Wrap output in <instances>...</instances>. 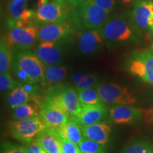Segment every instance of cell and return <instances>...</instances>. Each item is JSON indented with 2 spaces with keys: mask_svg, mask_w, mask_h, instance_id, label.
Returning <instances> with one entry per match:
<instances>
[{
  "mask_svg": "<svg viewBox=\"0 0 153 153\" xmlns=\"http://www.w3.org/2000/svg\"><path fill=\"white\" fill-rule=\"evenodd\" d=\"M136 26L129 16L121 14L111 16L99 30L108 49L137 41Z\"/></svg>",
  "mask_w": 153,
  "mask_h": 153,
  "instance_id": "1",
  "label": "cell"
},
{
  "mask_svg": "<svg viewBox=\"0 0 153 153\" xmlns=\"http://www.w3.org/2000/svg\"><path fill=\"white\" fill-rule=\"evenodd\" d=\"M111 15L91 0H85L74 9L71 19L76 29L100 30Z\"/></svg>",
  "mask_w": 153,
  "mask_h": 153,
  "instance_id": "2",
  "label": "cell"
},
{
  "mask_svg": "<svg viewBox=\"0 0 153 153\" xmlns=\"http://www.w3.org/2000/svg\"><path fill=\"white\" fill-rule=\"evenodd\" d=\"M11 67L24 71L33 84L43 82L45 64L40 60L36 53L30 52L29 50L12 49Z\"/></svg>",
  "mask_w": 153,
  "mask_h": 153,
  "instance_id": "3",
  "label": "cell"
},
{
  "mask_svg": "<svg viewBox=\"0 0 153 153\" xmlns=\"http://www.w3.org/2000/svg\"><path fill=\"white\" fill-rule=\"evenodd\" d=\"M45 101L51 103L70 117H74L81 112L82 106L76 89L69 86H61L48 92Z\"/></svg>",
  "mask_w": 153,
  "mask_h": 153,
  "instance_id": "4",
  "label": "cell"
},
{
  "mask_svg": "<svg viewBox=\"0 0 153 153\" xmlns=\"http://www.w3.org/2000/svg\"><path fill=\"white\" fill-rule=\"evenodd\" d=\"M73 10L68 0H51L36 9V23L45 24L65 22L70 19Z\"/></svg>",
  "mask_w": 153,
  "mask_h": 153,
  "instance_id": "5",
  "label": "cell"
},
{
  "mask_svg": "<svg viewBox=\"0 0 153 153\" xmlns=\"http://www.w3.org/2000/svg\"><path fill=\"white\" fill-rule=\"evenodd\" d=\"M28 0H7V24L9 28L28 27L36 23V11L28 8Z\"/></svg>",
  "mask_w": 153,
  "mask_h": 153,
  "instance_id": "6",
  "label": "cell"
},
{
  "mask_svg": "<svg viewBox=\"0 0 153 153\" xmlns=\"http://www.w3.org/2000/svg\"><path fill=\"white\" fill-rule=\"evenodd\" d=\"M48 128L40 116L24 120H16L9 125L11 136L19 142L28 143L36 140Z\"/></svg>",
  "mask_w": 153,
  "mask_h": 153,
  "instance_id": "7",
  "label": "cell"
},
{
  "mask_svg": "<svg viewBox=\"0 0 153 153\" xmlns=\"http://www.w3.org/2000/svg\"><path fill=\"white\" fill-rule=\"evenodd\" d=\"M97 89L103 102L112 105H132L137 101L133 91L128 87L115 83H102Z\"/></svg>",
  "mask_w": 153,
  "mask_h": 153,
  "instance_id": "8",
  "label": "cell"
},
{
  "mask_svg": "<svg viewBox=\"0 0 153 153\" xmlns=\"http://www.w3.org/2000/svg\"><path fill=\"white\" fill-rule=\"evenodd\" d=\"M38 28L36 24L28 27H14L5 38L12 49L30 50L38 41Z\"/></svg>",
  "mask_w": 153,
  "mask_h": 153,
  "instance_id": "9",
  "label": "cell"
},
{
  "mask_svg": "<svg viewBox=\"0 0 153 153\" xmlns=\"http://www.w3.org/2000/svg\"><path fill=\"white\" fill-rule=\"evenodd\" d=\"M76 30L71 17L62 22L45 24L38 28V41H58L68 38Z\"/></svg>",
  "mask_w": 153,
  "mask_h": 153,
  "instance_id": "10",
  "label": "cell"
},
{
  "mask_svg": "<svg viewBox=\"0 0 153 153\" xmlns=\"http://www.w3.org/2000/svg\"><path fill=\"white\" fill-rule=\"evenodd\" d=\"M69 37L58 41L40 42L36 54L45 64L57 65L62 62Z\"/></svg>",
  "mask_w": 153,
  "mask_h": 153,
  "instance_id": "11",
  "label": "cell"
},
{
  "mask_svg": "<svg viewBox=\"0 0 153 153\" xmlns=\"http://www.w3.org/2000/svg\"><path fill=\"white\" fill-rule=\"evenodd\" d=\"M77 45L82 54L91 55L100 52L105 45V41L99 30L85 29L79 35Z\"/></svg>",
  "mask_w": 153,
  "mask_h": 153,
  "instance_id": "12",
  "label": "cell"
},
{
  "mask_svg": "<svg viewBox=\"0 0 153 153\" xmlns=\"http://www.w3.org/2000/svg\"><path fill=\"white\" fill-rule=\"evenodd\" d=\"M132 20L137 28L153 29V0H137L134 3Z\"/></svg>",
  "mask_w": 153,
  "mask_h": 153,
  "instance_id": "13",
  "label": "cell"
},
{
  "mask_svg": "<svg viewBox=\"0 0 153 153\" xmlns=\"http://www.w3.org/2000/svg\"><path fill=\"white\" fill-rule=\"evenodd\" d=\"M143 111L129 105H114L108 110L111 121L116 124H134L142 119Z\"/></svg>",
  "mask_w": 153,
  "mask_h": 153,
  "instance_id": "14",
  "label": "cell"
},
{
  "mask_svg": "<svg viewBox=\"0 0 153 153\" xmlns=\"http://www.w3.org/2000/svg\"><path fill=\"white\" fill-rule=\"evenodd\" d=\"M39 115L48 128H61L70 119L68 115L45 100L40 106Z\"/></svg>",
  "mask_w": 153,
  "mask_h": 153,
  "instance_id": "15",
  "label": "cell"
},
{
  "mask_svg": "<svg viewBox=\"0 0 153 153\" xmlns=\"http://www.w3.org/2000/svg\"><path fill=\"white\" fill-rule=\"evenodd\" d=\"M107 109L104 104L82 106L81 112L74 118L81 126L91 125L100 122L106 117Z\"/></svg>",
  "mask_w": 153,
  "mask_h": 153,
  "instance_id": "16",
  "label": "cell"
},
{
  "mask_svg": "<svg viewBox=\"0 0 153 153\" xmlns=\"http://www.w3.org/2000/svg\"><path fill=\"white\" fill-rule=\"evenodd\" d=\"M111 132V127L101 121L91 125L82 126L84 137L104 145L109 140Z\"/></svg>",
  "mask_w": 153,
  "mask_h": 153,
  "instance_id": "17",
  "label": "cell"
},
{
  "mask_svg": "<svg viewBox=\"0 0 153 153\" xmlns=\"http://www.w3.org/2000/svg\"><path fill=\"white\" fill-rule=\"evenodd\" d=\"M56 129L59 135L77 145H79L85 137L82 133V126L74 117H70L64 127Z\"/></svg>",
  "mask_w": 153,
  "mask_h": 153,
  "instance_id": "18",
  "label": "cell"
},
{
  "mask_svg": "<svg viewBox=\"0 0 153 153\" xmlns=\"http://www.w3.org/2000/svg\"><path fill=\"white\" fill-rule=\"evenodd\" d=\"M48 153H62L60 143L52 128H46L36 138Z\"/></svg>",
  "mask_w": 153,
  "mask_h": 153,
  "instance_id": "19",
  "label": "cell"
},
{
  "mask_svg": "<svg viewBox=\"0 0 153 153\" xmlns=\"http://www.w3.org/2000/svg\"><path fill=\"white\" fill-rule=\"evenodd\" d=\"M68 76V70L65 67L57 65L45 64V77L42 83L45 85H56L63 81Z\"/></svg>",
  "mask_w": 153,
  "mask_h": 153,
  "instance_id": "20",
  "label": "cell"
},
{
  "mask_svg": "<svg viewBox=\"0 0 153 153\" xmlns=\"http://www.w3.org/2000/svg\"><path fill=\"white\" fill-rule=\"evenodd\" d=\"M33 97L24 89L22 84L19 87L15 88L7 97V102L11 108H17L23 104H27L30 98Z\"/></svg>",
  "mask_w": 153,
  "mask_h": 153,
  "instance_id": "21",
  "label": "cell"
},
{
  "mask_svg": "<svg viewBox=\"0 0 153 153\" xmlns=\"http://www.w3.org/2000/svg\"><path fill=\"white\" fill-rule=\"evenodd\" d=\"M76 92L79 96V99L82 106L95 105L103 104L100 95L97 89L94 88H79L76 87Z\"/></svg>",
  "mask_w": 153,
  "mask_h": 153,
  "instance_id": "22",
  "label": "cell"
},
{
  "mask_svg": "<svg viewBox=\"0 0 153 153\" xmlns=\"http://www.w3.org/2000/svg\"><path fill=\"white\" fill-rule=\"evenodd\" d=\"M12 51L6 41L5 38L1 37L0 41V74L9 72L11 67Z\"/></svg>",
  "mask_w": 153,
  "mask_h": 153,
  "instance_id": "23",
  "label": "cell"
},
{
  "mask_svg": "<svg viewBox=\"0 0 153 153\" xmlns=\"http://www.w3.org/2000/svg\"><path fill=\"white\" fill-rule=\"evenodd\" d=\"M40 114V106L36 104H25L14 108L13 117L15 120H24L36 117Z\"/></svg>",
  "mask_w": 153,
  "mask_h": 153,
  "instance_id": "24",
  "label": "cell"
},
{
  "mask_svg": "<svg viewBox=\"0 0 153 153\" xmlns=\"http://www.w3.org/2000/svg\"><path fill=\"white\" fill-rule=\"evenodd\" d=\"M136 53L144 65L145 78L143 81L153 85V51L145 50L136 51Z\"/></svg>",
  "mask_w": 153,
  "mask_h": 153,
  "instance_id": "25",
  "label": "cell"
},
{
  "mask_svg": "<svg viewBox=\"0 0 153 153\" xmlns=\"http://www.w3.org/2000/svg\"><path fill=\"white\" fill-rule=\"evenodd\" d=\"M72 80L76 87L91 88L94 86L98 85V77L94 74L75 72L72 75Z\"/></svg>",
  "mask_w": 153,
  "mask_h": 153,
  "instance_id": "26",
  "label": "cell"
},
{
  "mask_svg": "<svg viewBox=\"0 0 153 153\" xmlns=\"http://www.w3.org/2000/svg\"><path fill=\"white\" fill-rule=\"evenodd\" d=\"M120 153H153V148L148 141L137 140L126 145Z\"/></svg>",
  "mask_w": 153,
  "mask_h": 153,
  "instance_id": "27",
  "label": "cell"
},
{
  "mask_svg": "<svg viewBox=\"0 0 153 153\" xmlns=\"http://www.w3.org/2000/svg\"><path fill=\"white\" fill-rule=\"evenodd\" d=\"M80 150L82 153H106L104 145L84 137L79 145Z\"/></svg>",
  "mask_w": 153,
  "mask_h": 153,
  "instance_id": "28",
  "label": "cell"
},
{
  "mask_svg": "<svg viewBox=\"0 0 153 153\" xmlns=\"http://www.w3.org/2000/svg\"><path fill=\"white\" fill-rule=\"evenodd\" d=\"M22 84V82L14 80L9 72L0 74V91L1 92L12 91L13 89L20 86Z\"/></svg>",
  "mask_w": 153,
  "mask_h": 153,
  "instance_id": "29",
  "label": "cell"
},
{
  "mask_svg": "<svg viewBox=\"0 0 153 153\" xmlns=\"http://www.w3.org/2000/svg\"><path fill=\"white\" fill-rule=\"evenodd\" d=\"M52 128L60 143L62 153H82V151L80 150L79 145L65 139L64 137L59 135L56 128Z\"/></svg>",
  "mask_w": 153,
  "mask_h": 153,
  "instance_id": "30",
  "label": "cell"
},
{
  "mask_svg": "<svg viewBox=\"0 0 153 153\" xmlns=\"http://www.w3.org/2000/svg\"><path fill=\"white\" fill-rule=\"evenodd\" d=\"M91 1L107 11L110 15L115 11L118 3L116 0H91Z\"/></svg>",
  "mask_w": 153,
  "mask_h": 153,
  "instance_id": "31",
  "label": "cell"
},
{
  "mask_svg": "<svg viewBox=\"0 0 153 153\" xmlns=\"http://www.w3.org/2000/svg\"><path fill=\"white\" fill-rule=\"evenodd\" d=\"M1 153H27L24 148L11 143L4 142L1 144Z\"/></svg>",
  "mask_w": 153,
  "mask_h": 153,
  "instance_id": "32",
  "label": "cell"
},
{
  "mask_svg": "<svg viewBox=\"0 0 153 153\" xmlns=\"http://www.w3.org/2000/svg\"><path fill=\"white\" fill-rule=\"evenodd\" d=\"M22 147L27 153H48L37 142L36 140L28 143H24Z\"/></svg>",
  "mask_w": 153,
  "mask_h": 153,
  "instance_id": "33",
  "label": "cell"
},
{
  "mask_svg": "<svg viewBox=\"0 0 153 153\" xmlns=\"http://www.w3.org/2000/svg\"><path fill=\"white\" fill-rule=\"evenodd\" d=\"M22 86L30 94L31 97H35L37 94L38 87L36 84H30V83H22Z\"/></svg>",
  "mask_w": 153,
  "mask_h": 153,
  "instance_id": "34",
  "label": "cell"
},
{
  "mask_svg": "<svg viewBox=\"0 0 153 153\" xmlns=\"http://www.w3.org/2000/svg\"><path fill=\"white\" fill-rule=\"evenodd\" d=\"M70 7H72V9H75L79 7L85 0H68Z\"/></svg>",
  "mask_w": 153,
  "mask_h": 153,
  "instance_id": "35",
  "label": "cell"
},
{
  "mask_svg": "<svg viewBox=\"0 0 153 153\" xmlns=\"http://www.w3.org/2000/svg\"><path fill=\"white\" fill-rule=\"evenodd\" d=\"M28 1H33V2L35 3L37 8H38V7H41V6L45 4L48 2V1H50V0H28Z\"/></svg>",
  "mask_w": 153,
  "mask_h": 153,
  "instance_id": "36",
  "label": "cell"
},
{
  "mask_svg": "<svg viewBox=\"0 0 153 153\" xmlns=\"http://www.w3.org/2000/svg\"><path fill=\"white\" fill-rule=\"evenodd\" d=\"M118 4L122 5H128L130 4L135 3L137 0H116Z\"/></svg>",
  "mask_w": 153,
  "mask_h": 153,
  "instance_id": "37",
  "label": "cell"
},
{
  "mask_svg": "<svg viewBox=\"0 0 153 153\" xmlns=\"http://www.w3.org/2000/svg\"><path fill=\"white\" fill-rule=\"evenodd\" d=\"M151 50H152V51H153V44L152 45H151Z\"/></svg>",
  "mask_w": 153,
  "mask_h": 153,
  "instance_id": "38",
  "label": "cell"
},
{
  "mask_svg": "<svg viewBox=\"0 0 153 153\" xmlns=\"http://www.w3.org/2000/svg\"><path fill=\"white\" fill-rule=\"evenodd\" d=\"M152 33H153V29L152 30Z\"/></svg>",
  "mask_w": 153,
  "mask_h": 153,
  "instance_id": "39",
  "label": "cell"
}]
</instances>
